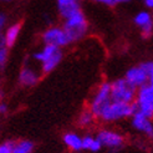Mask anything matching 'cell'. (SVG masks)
Listing matches in <instances>:
<instances>
[{"label":"cell","mask_w":153,"mask_h":153,"mask_svg":"<svg viewBox=\"0 0 153 153\" xmlns=\"http://www.w3.org/2000/svg\"><path fill=\"white\" fill-rule=\"evenodd\" d=\"M62 29L66 33L68 40H70V44L81 40L86 35L87 29H88L86 16L83 15L82 10L75 13L70 18H67L64 22Z\"/></svg>","instance_id":"cell-1"},{"label":"cell","mask_w":153,"mask_h":153,"mask_svg":"<svg viewBox=\"0 0 153 153\" xmlns=\"http://www.w3.org/2000/svg\"><path fill=\"white\" fill-rule=\"evenodd\" d=\"M136 112L134 103H123V102H111L103 110L100 118L106 122H114L118 120H123L132 117V114Z\"/></svg>","instance_id":"cell-2"},{"label":"cell","mask_w":153,"mask_h":153,"mask_svg":"<svg viewBox=\"0 0 153 153\" xmlns=\"http://www.w3.org/2000/svg\"><path fill=\"white\" fill-rule=\"evenodd\" d=\"M136 106V112H140L147 117L153 114V85L146 83L136 90V97L133 101Z\"/></svg>","instance_id":"cell-3"},{"label":"cell","mask_w":153,"mask_h":153,"mask_svg":"<svg viewBox=\"0 0 153 153\" xmlns=\"http://www.w3.org/2000/svg\"><path fill=\"white\" fill-rule=\"evenodd\" d=\"M136 90L123 79H117L111 83V100L113 102L132 103L136 97Z\"/></svg>","instance_id":"cell-4"},{"label":"cell","mask_w":153,"mask_h":153,"mask_svg":"<svg viewBox=\"0 0 153 153\" xmlns=\"http://www.w3.org/2000/svg\"><path fill=\"white\" fill-rule=\"evenodd\" d=\"M112 102L111 100V83L103 82L96 91L92 101L90 103V111L95 117H100L107 106Z\"/></svg>","instance_id":"cell-5"},{"label":"cell","mask_w":153,"mask_h":153,"mask_svg":"<svg viewBox=\"0 0 153 153\" xmlns=\"http://www.w3.org/2000/svg\"><path fill=\"white\" fill-rule=\"evenodd\" d=\"M42 41L45 45H51V46L59 49L70 44L66 33L60 26H51L48 30H45V33L42 34Z\"/></svg>","instance_id":"cell-6"},{"label":"cell","mask_w":153,"mask_h":153,"mask_svg":"<svg viewBox=\"0 0 153 153\" xmlns=\"http://www.w3.org/2000/svg\"><path fill=\"white\" fill-rule=\"evenodd\" d=\"M96 138L100 142L101 147H107L110 149H120L123 146V136L117 133L116 131H112V129H101L100 132L97 133Z\"/></svg>","instance_id":"cell-7"},{"label":"cell","mask_w":153,"mask_h":153,"mask_svg":"<svg viewBox=\"0 0 153 153\" xmlns=\"http://www.w3.org/2000/svg\"><path fill=\"white\" fill-rule=\"evenodd\" d=\"M125 80L134 88H138L143 85H146V83H152L148 79V76L146 75V72L140 66H133L131 68H128L125 76Z\"/></svg>","instance_id":"cell-8"},{"label":"cell","mask_w":153,"mask_h":153,"mask_svg":"<svg viewBox=\"0 0 153 153\" xmlns=\"http://www.w3.org/2000/svg\"><path fill=\"white\" fill-rule=\"evenodd\" d=\"M132 126L137 131L144 133L148 137L153 136V125H152L151 118L140 112H134L132 114Z\"/></svg>","instance_id":"cell-9"},{"label":"cell","mask_w":153,"mask_h":153,"mask_svg":"<svg viewBox=\"0 0 153 153\" xmlns=\"http://www.w3.org/2000/svg\"><path fill=\"white\" fill-rule=\"evenodd\" d=\"M57 9L60 15L66 20L75 13L80 11L81 6L80 3L76 1V0H57Z\"/></svg>","instance_id":"cell-10"},{"label":"cell","mask_w":153,"mask_h":153,"mask_svg":"<svg viewBox=\"0 0 153 153\" xmlns=\"http://www.w3.org/2000/svg\"><path fill=\"white\" fill-rule=\"evenodd\" d=\"M39 80H40L39 74L31 67H27V66L22 67L19 74V82L22 86H27V87L34 86L39 82Z\"/></svg>","instance_id":"cell-11"},{"label":"cell","mask_w":153,"mask_h":153,"mask_svg":"<svg viewBox=\"0 0 153 153\" xmlns=\"http://www.w3.org/2000/svg\"><path fill=\"white\" fill-rule=\"evenodd\" d=\"M20 30H21V24L20 22H15V24L10 25L6 29L5 34H3L4 35V41H5V45H6L7 49L15 45V42H16L18 37H19Z\"/></svg>","instance_id":"cell-12"},{"label":"cell","mask_w":153,"mask_h":153,"mask_svg":"<svg viewBox=\"0 0 153 153\" xmlns=\"http://www.w3.org/2000/svg\"><path fill=\"white\" fill-rule=\"evenodd\" d=\"M62 140H64V143L70 149L75 152H80L82 149V137H80L79 134H76L74 132H68L64 134Z\"/></svg>","instance_id":"cell-13"},{"label":"cell","mask_w":153,"mask_h":153,"mask_svg":"<svg viewBox=\"0 0 153 153\" xmlns=\"http://www.w3.org/2000/svg\"><path fill=\"white\" fill-rule=\"evenodd\" d=\"M61 60H62V51H61V49H60V50H57L55 53H53L49 60H46L45 62L41 64L42 72L44 74H49V72L53 71L57 67V65L61 62Z\"/></svg>","instance_id":"cell-14"},{"label":"cell","mask_w":153,"mask_h":153,"mask_svg":"<svg viewBox=\"0 0 153 153\" xmlns=\"http://www.w3.org/2000/svg\"><path fill=\"white\" fill-rule=\"evenodd\" d=\"M57 50H60V49L59 48H55V46H51V45H45V46L41 50H39L37 52L34 53V59L37 61V62L42 64L46 60H49Z\"/></svg>","instance_id":"cell-15"},{"label":"cell","mask_w":153,"mask_h":153,"mask_svg":"<svg viewBox=\"0 0 153 153\" xmlns=\"http://www.w3.org/2000/svg\"><path fill=\"white\" fill-rule=\"evenodd\" d=\"M102 147L100 142H98V140L96 138V137H92V136H85L82 137V149L85 151H91V152H98Z\"/></svg>","instance_id":"cell-16"},{"label":"cell","mask_w":153,"mask_h":153,"mask_svg":"<svg viewBox=\"0 0 153 153\" xmlns=\"http://www.w3.org/2000/svg\"><path fill=\"white\" fill-rule=\"evenodd\" d=\"M134 24L140 29L146 27L148 25H153L152 22V15L148 11H140L134 16Z\"/></svg>","instance_id":"cell-17"},{"label":"cell","mask_w":153,"mask_h":153,"mask_svg":"<svg viewBox=\"0 0 153 153\" xmlns=\"http://www.w3.org/2000/svg\"><path fill=\"white\" fill-rule=\"evenodd\" d=\"M34 149V143L31 141H20L14 144L13 153H31Z\"/></svg>","instance_id":"cell-18"},{"label":"cell","mask_w":153,"mask_h":153,"mask_svg":"<svg viewBox=\"0 0 153 153\" xmlns=\"http://www.w3.org/2000/svg\"><path fill=\"white\" fill-rule=\"evenodd\" d=\"M94 120H95V116H94L92 113H91L90 110H86V111L81 112L77 122H79V126H81V127H87V126H90V125L94 123Z\"/></svg>","instance_id":"cell-19"},{"label":"cell","mask_w":153,"mask_h":153,"mask_svg":"<svg viewBox=\"0 0 153 153\" xmlns=\"http://www.w3.org/2000/svg\"><path fill=\"white\" fill-rule=\"evenodd\" d=\"M7 60H9V49L4 45L0 48V70H3L6 66Z\"/></svg>","instance_id":"cell-20"},{"label":"cell","mask_w":153,"mask_h":153,"mask_svg":"<svg viewBox=\"0 0 153 153\" xmlns=\"http://www.w3.org/2000/svg\"><path fill=\"white\" fill-rule=\"evenodd\" d=\"M138 66L142 68L144 72H146V75L148 76L149 81L152 82V79H153V62H152V61H144V62H142Z\"/></svg>","instance_id":"cell-21"},{"label":"cell","mask_w":153,"mask_h":153,"mask_svg":"<svg viewBox=\"0 0 153 153\" xmlns=\"http://www.w3.org/2000/svg\"><path fill=\"white\" fill-rule=\"evenodd\" d=\"M14 142L6 141L0 143V153H13V148H14Z\"/></svg>","instance_id":"cell-22"},{"label":"cell","mask_w":153,"mask_h":153,"mask_svg":"<svg viewBox=\"0 0 153 153\" xmlns=\"http://www.w3.org/2000/svg\"><path fill=\"white\" fill-rule=\"evenodd\" d=\"M92 1L100 3V4H103V5H107V6H113V5L117 4L116 0H92Z\"/></svg>","instance_id":"cell-23"},{"label":"cell","mask_w":153,"mask_h":153,"mask_svg":"<svg viewBox=\"0 0 153 153\" xmlns=\"http://www.w3.org/2000/svg\"><path fill=\"white\" fill-rule=\"evenodd\" d=\"M6 22H7V18H6V15L3 14V13H0V31L5 27L6 25Z\"/></svg>","instance_id":"cell-24"},{"label":"cell","mask_w":153,"mask_h":153,"mask_svg":"<svg viewBox=\"0 0 153 153\" xmlns=\"http://www.w3.org/2000/svg\"><path fill=\"white\" fill-rule=\"evenodd\" d=\"M6 112H7V106L4 102H0V117L4 116Z\"/></svg>","instance_id":"cell-25"},{"label":"cell","mask_w":153,"mask_h":153,"mask_svg":"<svg viewBox=\"0 0 153 153\" xmlns=\"http://www.w3.org/2000/svg\"><path fill=\"white\" fill-rule=\"evenodd\" d=\"M144 1V5H146L148 9H152L153 7V0H143Z\"/></svg>","instance_id":"cell-26"},{"label":"cell","mask_w":153,"mask_h":153,"mask_svg":"<svg viewBox=\"0 0 153 153\" xmlns=\"http://www.w3.org/2000/svg\"><path fill=\"white\" fill-rule=\"evenodd\" d=\"M117 1V4H120V3H128L129 0H116Z\"/></svg>","instance_id":"cell-27"},{"label":"cell","mask_w":153,"mask_h":153,"mask_svg":"<svg viewBox=\"0 0 153 153\" xmlns=\"http://www.w3.org/2000/svg\"><path fill=\"white\" fill-rule=\"evenodd\" d=\"M3 1H11V0H3Z\"/></svg>","instance_id":"cell-28"},{"label":"cell","mask_w":153,"mask_h":153,"mask_svg":"<svg viewBox=\"0 0 153 153\" xmlns=\"http://www.w3.org/2000/svg\"><path fill=\"white\" fill-rule=\"evenodd\" d=\"M76 1H79V3H80V1H81V0H76Z\"/></svg>","instance_id":"cell-29"}]
</instances>
